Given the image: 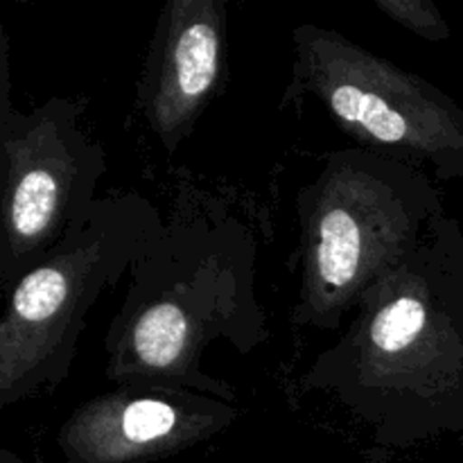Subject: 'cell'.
<instances>
[{
	"label": "cell",
	"instance_id": "cell-1",
	"mask_svg": "<svg viewBox=\"0 0 463 463\" xmlns=\"http://www.w3.org/2000/svg\"><path fill=\"white\" fill-rule=\"evenodd\" d=\"M457 217L362 298L342 337L315 357L303 393L333 396L380 448L463 434V280Z\"/></svg>",
	"mask_w": 463,
	"mask_h": 463
},
{
	"label": "cell",
	"instance_id": "cell-2",
	"mask_svg": "<svg viewBox=\"0 0 463 463\" xmlns=\"http://www.w3.org/2000/svg\"><path fill=\"white\" fill-rule=\"evenodd\" d=\"M269 337L256 233L224 206L184 199L131 267L104 337V375L116 387L175 383L238 401L229 383L203 369L206 351L226 344L247 357Z\"/></svg>",
	"mask_w": 463,
	"mask_h": 463
},
{
	"label": "cell",
	"instance_id": "cell-3",
	"mask_svg": "<svg viewBox=\"0 0 463 463\" xmlns=\"http://www.w3.org/2000/svg\"><path fill=\"white\" fill-rule=\"evenodd\" d=\"M448 215L434 179L357 147L333 149L297 194V328L337 330Z\"/></svg>",
	"mask_w": 463,
	"mask_h": 463
},
{
	"label": "cell",
	"instance_id": "cell-4",
	"mask_svg": "<svg viewBox=\"0 0 463 463\" xmlns=\"http://www.w3.org/2000/svg\"><path fill=\"white\" fill-rule=\"evenodd\" d=\"M165 217L140 193L98 197L89 217L7 294L0 317V410L71 375L86 317L129 276Z\"/></svg>",
	"mask_w": 463,
	"mask_h": 463
},
{
	"label": "cell",
	"instance_id": "cell-5",
	"mask_svg": "<svg viewBox=\"0 0 463 463\" xmlns=\"http://www.w3.org/2000/svg\"><path fill=\"white\" fill-rule=\"evenodd\" d=\"M292 50L280 111L317 102L357 147L463 181V107L446 90L333 27L301 23Z\"/></svg>",
	"mask_w": 463,
	"mask_h": 463
},
{
	"label": "cell",
	"instance_id": "cell-6",
	"mask_svg": "<svg viewBox=\"0 0 463 463\" xmlns=\"http://www.w3.org/2000/svg\"><path fill=\"white\" fill-rule=\"evenodd\" d=\"M5 54L3 50L0 283L7 294L89 217L109 161L102 143L81 127V99L50 98L32 111L14 107Z\"/></svg>",
	"mask_w": 463,
	"mask_h": 463
},
{
	"label": "cell",
	"instance_id": "cell-7",
	"mask_svg": "<svg viewBox=\"0 0 463 463\" xmlns=\"http://www.w3.org/2000/svg\"><path fill=\"white\" fill-rule=\"evenodd\" d=\"M238 401L175 383H131L89 398L57 430L66 463H154L215 439Z\"/></svg>",
	"mask_w": 463,
	"mask_h": 463
},
{
	"label": "cell",
	"instance_id": "cell-8",
	"mask_svg": "<svg viewBox=\"0 0 463 463\" xmlns=\"http://www.w3.org/2000/svg\"><path fill=\"white\" fill-rule=\"evenodd\" d=\"M224 77V0L163 5L140 71L136 109L167 154L190 138Z\"/></svg>",
	"mask_w": 463,
	"mask_h": 463
},
{
	"label": "cell",
	"instance_id": "cell-9",
	"mask_svg": "<svg viewBox=\"0 0 463 463\" xmlns=\"http://www.w3.org/2000/svg\"><path fill=\"white\" fill-rule=\"evenodd\" d=\"M375 7L389 21L420 39L432 41V43L450 39V25L446 16L430 0H375Z\"/></svg>",
	"mask_w": 463,
	"mask_h": 463
},
{
	"label": "cell",
	"instance_id": "cell-10",
	"mask_svg": "<svg viewBox=\"0 0 463 463\" xmlns=\"http://www.w3.org/2000/svg\"><path fill=\"white\" fill-rule=\"evenodd\" d=\"M452 238H455V253H457V262H459V274H461V280H463V229H461L459 220H457L455 233H452Z\"/></svg>",
	"mask_w": 463,
	"mask_h": 463
},
{
	"label": "cell",
	"instance_id": "cell-11",
	"mask_svg": "<svg viewBox=\"0 0 463 463\" xmlns=\"http://www.w3.org/2000/svg\"><path fill=\"white\" fill-rule=\"evenodd\" d=\"M3 463H25V461L18 459V457L12 455V452H9V450H5L3 452Z\"/></svg>",
	"mask_w": 463,
	"mask_h": 463
}]
</instances>
